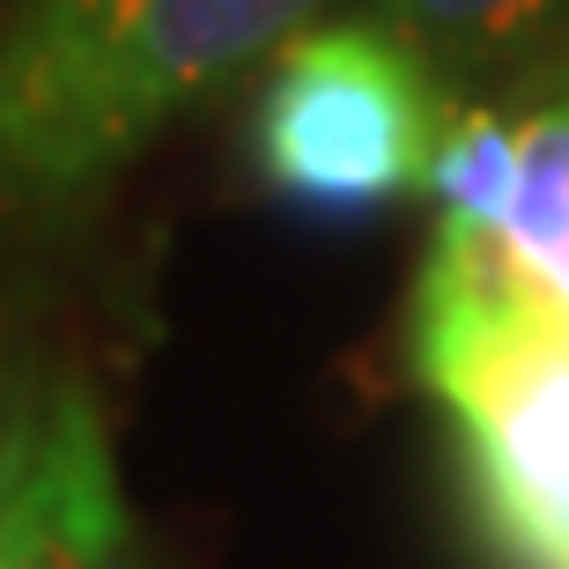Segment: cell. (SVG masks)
Wrapping results in <instances>:
<instances>
[{
	"instance_id": "3",
	"label": "cell",
	"mask_w": 569,
	"mask_h": 569,
	"mask_svg": "<svg viewBox=\"0 0 569 569\" xmlns=\"http://www.w3.org/2000/svg\"><path fill=\"white\" fill-rule=\"evenodd\" d=\"M252 163L267 192L318 214H370L429 192L459 104L407 44L326 16L252 74Z\"/></svg>"
},
{
	"instance_id": "5",
	"label": "cell",
	"mask_w": 569,
	"mask_h": 569,
	"mask_svg": "<svg viewBox=\"0 0 569 569\" xmlns=\"http://www.w3.org/2000/svg\"><path fill=\"white\" fill-rule=\"evenodd\" d=\"M429 267L503 289L569 340V97L510 111V186L496 222H437Z\"/></svg>"
},
{
	"instance_id": "1",
	"label": "cell",
	"mask_w": 569,
	"mask_h": 569,
	"mask_svg": "<svg viewBox=\"0 0 569 569\" xmlns=\"http://www.w3.org/2000/svg\"><path fill=\"white\" fill-rule=\"evenodd\" d=\"M340 0H8L0 230H60L170 119L259 74Z\"/></svg>"
},
{
	"instance_id": "4",
	"label": "cell",
	"mask_w": 569,
	"mask_h": 569,
	"mask_svg": "<svg viewBox=\"0 0 569 569\" xmlns=\"http://www.w3.org/2000/svg\"><path fill=\"white\" fill-rule=\"evenodd\" d=\"M0 569H148L104 407L67 362L0 385Z\"/></svg>"
},
{
	"instance_id": "6",
	"label": "cell",
	"mask_w": 569,
	"mask_h": 569,
	"mask_svg": "<svg viewBox=\"0 0 569 569\" xmlns=\"http://www.w3.org/2000/svg\"><path fill=\"white\" fill-rule=\"evenodd\" d=\"M348 16L407 44L451 104L569 52V0H348Z\"/></svg>"
},
{
	"instance_id": "2",
	"label": "cell",
	"mask_w": 569,
	"mask_h": 569,
	"mask_svg": "<svg viewBox=\"0 0 569 569\" xmlns=\"http://www.w3.org/2000/svg\"><path fill=\"white\" fill-rule=\"evenodd\" d=\"M415 370L459 429L473 503L510 569H569V340L466 274L422 267Z\"/></svg>"
}]
</instances>
